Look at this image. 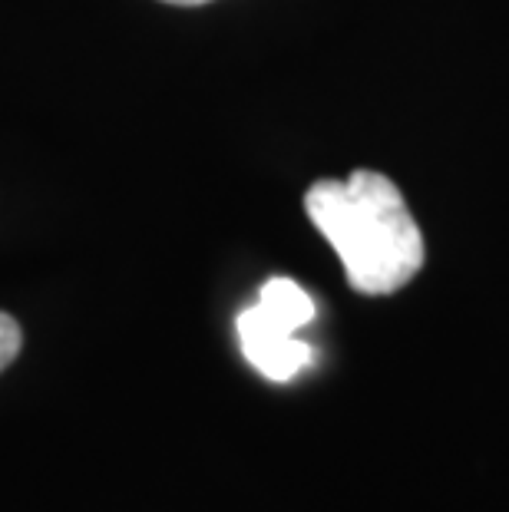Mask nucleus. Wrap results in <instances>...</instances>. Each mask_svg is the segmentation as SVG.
<instances>
[{"label":"nucleus","instance_id":"f257e3e1","mask_svg":"<svg viewBox=\"0 0 509 512\" xmlns=\"http://www.w3.org/2000/svg\"><path fill=\"white\" fill-rule=\"evenodd\" d=\"M305 212L361 294H391L424 268V235L404 195L381 172L357 169L344 182H314Z\"/></svg>","mask_w":509,"mask_h":512},{"label":"nucleus","instance_id":"39448f33","mask_svg":"<svg viewBox=\"0 0 509 512\" xmlns=\"http://www.w3.org/2000/svg\"><path fill=\"white\" fill-rule=\"evenodd\" d=\"M166 4H179V7H196V4H209V0H166Z\"/></svg>","mask_w":509,"mask_h":512},{"label":"nucleus","instance_id":"f03ea898","mask_svg":"<svg viewBox=\"0 0 509 512\" xmlns=\"http://www.w3.org/2000/svg\"><path fill=\"white\" fill-rule=\"evenodd\" d=\"M238 341H242L245 361L278 384L298 377L311 364V347L301 341L298 331H288L285 324L268 318L258 304L238 314Z\"/></svg>","mask_w":509,"mask_h":512},{"label":"nucleus","instance_id":"20e7f679","mask_svg":"<svg viewBox=\"0 0 509 512\" xmlns=\"http://www.w3.org/2000/svg\"><path fill=\"white\" fill-rule=\"evenodd\" d=\"M20 344H24V337H20L17 321L10 318V314L0 311V374H4V370L17 361Z\"/></svg>","mask_w":509,"mask_h":512},{"label":"nucleus","instance_id":"7ed1b4c3","mask_svg":"<svg viewBox=\"0 0 509 512\" xmlns=\"http://www.w3.org/2000/svg\"><path fill=\"white\" fill-rule=\"evenodd\" d=\"M258 308L278 324H285L288 331H301L314 318V301L311 294L295 285L291 278H272L265 281L262 294H258Z\"/></svg>","mask_w":509,"mask_h":512}]
</instances>
